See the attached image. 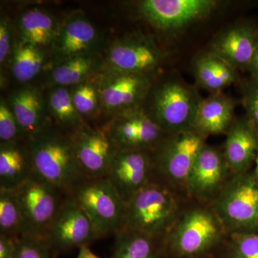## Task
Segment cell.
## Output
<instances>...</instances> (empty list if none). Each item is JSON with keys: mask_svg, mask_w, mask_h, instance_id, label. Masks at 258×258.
Returning a JSON list of instances; mask_svg holds the SVG:
<instances>
[{"mask_svg": "<svg viewBox=\"0 0 258 258\" xmlns=\"http://www.w3.org/2000/svg\"><path fill=\"white\" fill-rule=\"evenodd\" d=\"M227 237L211 205L191 200L164 239L166 258L218 254Z\"/></svg>", "mask_w": 258, "mask_h": 258, "instance_id": "1", "label": "cell"}, {"mask_svg": "<svg viewBox=\"0 0 258 258\" xmlns=\"http://www.w3.org/2000/svg\"><path fill=\"white\" fill-rule=\"evenodd\" d=\"M28 139L35 172L70 195L88 179L75 154L69 134L53 123Z\"/></svg>", "mask_w": 258, "mask_h": 258, "instance_id": "2", "label": "cell"}, {"mask_svg": "<svg viewBox=\"0 0 258 258\" xmlns=\"http://www.w3.org/2000/svg\"><path fill=\"white\" fill-rule=\"evenodd\" d=\"M184 195L153 179L126 203L125 227L165 239L186 206Z\"/></svg>", "mask_w": 258, "mask_h": 258, "instance_id": "3", "label": "cell"}, {"mask_svg": "<svg viewBox=\"0 0 258 258\" xmlns=\"http://www.w3.org/2000/svg\"><path fill=\"white\" fill-rule=\"evenodd\" d=\"M203 98L198 90L177 78L154 81L142 109L167 135L194 130Z\"/></svg>", "mask_w": 258, "mask_h": 258, "instance_id": "4", "label": "cell"}, {"mask_svg": "<svg viewBox=\"0 0 258 258\" xmlns=\"http://www.w3.org/2000/svg\"><path fill=\"white\" fill-rule=\"evenodd\" d=\"M210 205L227 235L258 232V181L253 173L233 174Z\"/></svg>", "mask_w": 258, "mask_h": 258, "instance_id": "5", "label": "cell"}, {"mask_svg": "<svg viewBox=\"0 0 258 258\" xmlns=\"http://www.w3.org/2000/svg\"><path fill=\"white\" fill-rule=\"evenodd\" d=\"M206 139L195 130L168 135L152 152L153 179L186 197L185 185Z\"/></svg>", "mask_w": 258, "mask_h": 258, "instance_id": "6", "label": "cell"}, {"mask_svg": "<svg viewBox=\"0 0 258 258\" xmlns=\"http://www.w3.org/2000/svg\"><path fill=\"white\" fill-rule=\"evenodd\" d=\"M90 217L100 238L115 235L125 227L126 203L108 179H90L70 194Z\"/></svg>", "mask_w": 258, "mask_h": 258, "instance_id": "7", "label": "cell"}, {"mask_svg": "<svg viewBox=\"0 0 258 258\" xmlns=\"http://www.w3.org/2000/svg\"><path fill=\"white\" fill-rule=\"evenodd\" d=\"M14 190L28 234L46 237L69 195L36 172Z\"/></svg>", "mask_w": 258, "mask_h": 258, "instance_id": "8", "label": "cell"}, {"mask_svg": "<svg viewBox=\"0 0 258 258\" xmlns=\"http://www.w3.org/2000/svg\"><path fill=\"white\" fill-rule=\"evenodd\" d=\"M155 77V71L132 74L105 68L95 76L101 106L113 116L142 108Z\"/></svg>", "mask_w": 258, "mask_h": 258, "instance_id": "9", "label": "cell"}, {"mask_svg": "<svg viewBox=\"0 0 258 258\" xmlns=\"http://www.w3.org/2000/svg\"><path fill=\"white\" fill-rule=\"evenodd\" d=\"M45 238L56 255L69 249L89 247L101 239L90 217L71 195L64 199Z\"/></svg>", "mask_w": 258, "mask_h": 258, "instance_id": "10", "label": "cell"}, {"mask_svg": "<svg viewBox=\"0 0 258 258\" xmlns=\"http://www.w3.org/2000/svg\"><path fill=\"white\" fill-rule=\"evenodd\" d=\"M232 175L223 151L206 144L199 153L186 181L185 196L210 205Z\"/></svg>", "mask_w": 258, "mask_h": 258, "instance_id": "11", "label": "cell"}, {"mask_svg": "<svg viewBox=\"0 0 258 258\" xmlns=\"http://www.w3.org/2000/svg\"><path fill=\"white\" fill-rule=\"evenodd\" d=\"M68 134L85 176L90 179L106 177L118 149L104 125L92 126L84 122Z\"/></svg>", "mask_w": 258, "mask_h": 258, "instance_id": "12", "label": "cell"}, {"mask_svg": "<svg viewBox=\"0 0 258 258\" xmlns=\"http://www.w3.org/2000/svg\"><path fill=\"white\" fill-rule=\"evenodd\" d=\"M104 126L119 150L152 152L168 136L142 108L115 115Z\"/></svg>", "mask_w": 258, "mask_h": 258, "instance_id": "13", "label": "cell"}, {"mask_svg": "<svg viewBox=\"0 0 258 258\" xmlns=\"http://www.w3.org/2000/svg\"><path fill=\"white\" fill-rule=\"evenodd\" d=\"M217 5L214 0H144L139 10L156 28L175 30L210 15Z\"/></svg>", "mask_w": 258, "mask_h": 258, "instance_id": "14", "label": "cell"}, {"mask_svg": "<svg viewBox=\"0 0 258 258\" xmlns=\"http://www.w3.org/2000/svg\"><path fill=\"white\" fill-rule=\"evenodd\" d=\"M106 178L127 203L154 178L152 152L118 149Z\"/></svg>", "mask_w": 258, "mask_h": 258, "instance_id": "15", "label": "cell"}, {"mask_svg": "<svg viewBox=\"0 0 258 258\" xmlns=\"http://www.w3.org/2000/svg\"><path fill=\"white\" fill-rule=\"evenodd\" d=\"M165 55L151 39L133 35L111 45L105 68L119 72L147 74L156 71Z\"/></svg>", "mask_w": 258, "mask_h": 258, "instance_id": "16", "label": "cell"}, {"mask_svg": "<svg viewBox=\"0 0 258 258\" xmlns=\"http://www.w3.org/2000/svg\"><path fill=\"white\" fill-rule=\"evenodd\" d=\"M223 154L232 174L248 172L258 154V132L246 115L226 134Z\"/></svg>", "mask_w": 258, "mask_h": 258, "instance_id": "17", "label": "cell"}, {"mask_svg": "<svg viewBox=\"0 0 258 258\" xmlns=\"http://www.w3.org/2000/svg\"><path fill=\"white\" fill-rule=\"evenodd\" d=\"M257 44V28L250 24H240L220 34L210 52L235 69H247Z\"/></svg>", "mask_w": 258, "mask_h": 258, "instance_id": "18", "label": "cell"}, {"mask_svg": "<svg viewBox=\"0 0 258 258\" xmlns=\"http://www.w3.org/2000/svg\"><path fill=\"white\" fill-rule=\"evenodd\" d=\"M98 33L86 19H71L60 28L51 48L57 62L70 57L95 53Z\"/></svg>", "mask_w": 258, "mask_h": 258, "instance_id": "19", "label": "cell"}, {"mask_svg": "<svg viewBox=\"0 0 258 258\" xmlns=\"http://www.w3.org/2000/svg\"><path fill=\"white\" fill-rule=\"evenodd\" d=\"M236 103L222 92L203 99L195 118L194 130L205 137L227 134L233 124Z\"/></svg>", "mask_w": 258, "mask_h": 258, "instance_id": "20", "label": "cell"}, {"mask_svg": "<svg viewBox=\"0 0 258 258\" xmlns=\"http://www.w3.org/2000/svg\"><path fill=\"white\" fill-rule=\"evenodd\" d=\"M34 172L28 139L0 144V189H17Z\"/></svg>", "mask_w": 258, "mask_h": 258, "instance_id": "21", "label": "cell"}, {"mask_svg": "<svg viewBox=\"0 0 258 258\" xmlns=\"http://www.w3.org/2000/svg\"><path fill=\"white\" fill-rule=\"evenodd\" d=\"M9 106L26 139L52 123L47 120L43 98L36 88L25 86L15 91L10 96Z\"/></svg>", "mask_w": 258, "mask_h": 258, "instance_id": "22", "label": "cell"}, {"mask_svg": "<svg viewBox=\"0 0 258 258\" xmlns=\"http://www.w3.org/2000/svg\"><path fill=\"white\" fill-rule=\"evenodd\" d=\"M193 72L197 86L211 94L222 92L239 78L237 69L210 51L197 57Z\"/></svg>", "mask_w": 258, "mask_h": 258, "instance_id": "23", "label": "cell"}, {"mask_svg": "<svg viewBox=\"0 0 258 258\" xmlns=\"http://www.w3.org/2000/svg\"><path fill=\"white\" fill-rule=\"evenodd\" d=\"M105 69V61L98 54L75 56L56 62L51 70L50 84L57 86H74L94 77Z\"/></svg>", "mask_w": 258, "mask_h": 258, "instance_id": "24", "label": "cell"}, {"mask_svg": "<svg viewBox=\"0 0 258 258\" xmlns=\"http://www.w3.org/2000/svg\"><path fill=\"white\" fill-rule=\"evenodd\" d=\"M18 42L30 44L43 50L52 47L60 28L52 15L38 9L25 12L18 23Z\"/></svg>", "mask_w": 258, "mask_h": 258, "instance_id": "25", "label": "cell"}, {"mask_svg": "<svg viewBox=\"0 0 258 258\" xmlns=\"http://www.w3.org/2000/svg\"><path fill=\"white\" fill-rule=\"evenodd\" d=\"M111 258H166L164 239L123 227L115 235Z\"/></svg>", "mask_w": 258, "mask_h": 258, "instance_id": "26", "label": "cell"}, {"mask_svg": "<svg viewBox=\"0 0 258 258\" xmlns=\"http://www.w3.org/2000/svg\"><path fill=\"white\" fill-rule=\"evenodd\" d=\"M49 109L53 118V124L69 134L83 124L85 121L73 102L71 91L68 87L57 86L49 94Z\"/></svg>", "mask_w": 258, "mask_h": 258, "instance_id": "27", "label": "cell"}, {"mask_svg": "<svg viewBox=\"0 0 258 258\" xmlns=\"http://www.w3.org/2000/svg\"><path fill=\"white\" fill-rule=\"evenodd\" d=\"M45 60L42 49L18 42L12 54V74L18 82H29L40 72Z\"/></svg>", "mask_w": 258, "mask_h": 258, "instance_id": "28", "label": "cell"}, {"mask_svg": "<svg viewBox=\"0 0 258 258\" xmlns=\"http://www.w3.org/2000/svg\"><path fill=\"white\" fill-rule=\"evenodd\" d=\"M27 234L15 190L0 189V235L18 240Z\"/></svg>", "mask_w": 258, "mask_h": 258, "instance_id": "29", "label": "cell"}, {"mask_svg": "<svg viewBox=\"0 0 258 258\" xmlns=\"http://www.w3.org/2000/svg\"><path fill=\"white\" fill-rule=\"evenodd\" d=\"M95 76L73 86L71 91L74 106L83 118V117L93 116L101 106L98 85Z\"/></svg>", "mask_w": 258, "mask_h": 258, "instance_id": "30", "label": "cell"}, {"mask_svg": "<svg viewBox=\"0 0 258 258\" xmlns=\"http://www.w3.org/2000/svg\"><path fill=\"white\" fill-rule=\"evenodd\" d=\"M217 254L220 258H258V232L228 235Z\"/></svg>", "mask_w": 258, "mask_h": 258, "instance_id": "31", "label": "cell"}, {"mask_svg": "<svg viewBox=\"0 0 258 258\" xmlns=\"http://www.w3.org/2000/svg\"><path fill=\"white\" fill-rule=\"evenodd\" d=\"M45 237L27 234L18 240L16 258H55Z\"/></svg>", "mask_w": 258, "mask_h": 258, "instance_id": "32", "label": "cell"}, {"mask_svg": "<svg viewBox=\"0 0 258 258\" xmlns=\"http://www.w3.org/2000/svg\"><path fill=\"white\" fill-rule=\"evenodd\" d=\"M26 139L18 120L9 105L1 100L0 103V142L1 144L11 143Z\"/></svg>", "mask_w": 258, "mask_h": 258, "instance_id": "33", "label": "cell"}, {"mask_svg": "<svg viewBox=\"0 0 258 258\" xmlns=\"http://www.w3.org/2000/svg\"><path fill=\"white\" fill-rule=\"evenodd\" d=\"M242 104L246 116L252 122L258 132V80L247 81L242 87Z\"/></svg>", "mask_w": 258, "mask_h": 258, "instance_id": "34", "label": "cell"}, {"mask_svg": "<svg viewBox=\"0 0 258 258\" xmlns=\"http://www.w3.org/2000/svg\"><path fill=\"white\" fill-rule=\"evenodd\" d=\"M13 26L8 17L1 15L0 20V64L4 66L13 54Z\"/></svg>", "mask_w": 258, "mask_h": 258, "instance_id": "35", "label": "cell"}, {"mask_svg": "<svg viewBox=\"0 0 258 258\" xmlns=\"http://www.w3.org/2000/svg\"><path fill=\"white\" fill-rule=\"evenodd\" d=\"M18 240L0 235V258H16Z\"/></svg>", "mask_w": 258, "mask_h": 258, "instance_id": "36", "label": "cell"}, {"mask_svg": "<svg viewBox=\"0 0 258 258\" xmlns=\"http://www.w3.org/2000/svg\"><path fill=\"white\" fill-rule=\"evenodd\" d=\"M247 69L250 72L252 79L258 80V44Z\"/></svg>", "mask_w": 258, "mask_h": 258, "instance_id": "37", "label": "cell"}, {"mask_svg": "<svg viewBox=\"0 0 258 258\" xmlns=\"http://www.w3.org/2000/svg\"><path fill=\"white\" fill-rule=\"evenodd\" d=\"M79 249V254L76 258H101L93 252L89 247H83Z\"/></svg>", "mask_w": 258, "mask_h": 258, "instance_id": "38", "label": "cell"}, {"mask_svg": "<svg viewBox=\"0 0 258 258\" xmlns=\"http://www.w3.org/2000/svg\"><path fill=\"white\" fill-rule=\"evenodd\" d=\"M254 162H255V169H254V171H252V173H253L254 178L258 181V154Z\"/></svg>", "mask_w": 258, "mask_h": 258, "instance_id": "39", "label": "cell"}, {"mask_svg": "<svg viewBox=\"0 0 258 258\" xmlns=\"http://www.w3.org/2000/svg\"><path fill=\"white\" fill-rule=\"evenodd\" d=\"M195 258H220V257H219L218 254H210V255L203 256V257H195Z\"/></svg>", "mask_w": 258, "mask_h": 258, "instance_id": "40", "label": "cell"}, {"mask_svg": "<svg viewBox=\"0 0 258 258\" xmlns=\"http://www.w3.org/2000/svg\"><path fill=\"white\" fill-rule=\"evenodd\" d=\"M257 222H258V213H257Z\"/></svg>", "mask_w": 258, "mask_h": 258, "instance_id": "41", "label": "cell"}]
</instances>
